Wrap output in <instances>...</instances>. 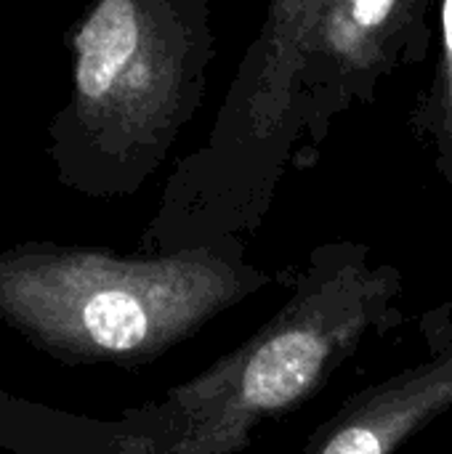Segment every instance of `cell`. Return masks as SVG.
<instances>
[{"instance_id": "obj_1", "label": "cell", "mask_w": 452, "mask_h": 454, "mask_svg": "<svg viewBox=\"0 0 452 454\" xmlns=\"http://www.w3.org/2000/svg\"><path fill=\"white\" fill-rule=\"evenodd\" d=\"M405 277L365 242L317 245L288 301L240 346L115 420L0 394V447L16 454H242L266 420L317 396L368 340L402 322Z\"/></svg>"}, {"instance_id": "obj_2", "label": "cell", "mask_w": 452, "mask_h": 454, "mask_svg": "<svg viewBox=\"0 0 452 454\" xmlns=\"http://www.w3.org/2000/svg\"><path fill=\"white\" fill-rule=\"evenodd\" d=\"M272 277L226 237L173 253L27 242L0 253V319L67 367H144Z\"/></svg>"}, {"instance_id": "obj_3", "label": "cell", "mask_w": 452, "mask_h": 454, "mask_svg": "<svg viewBox=\"0 0 452 454\" xmlns=\"http://www.w3.org/2000/svg\"><path fill=\"white\" fill-rule=\"evenodd\" d=\"M213 53L208 0H96L51 125L59 181L99 200L136 194L202 106Z\"/></svg>"}, {"instance_id": "obj_4", "label": "cell", "mask_w": 452, "mask_h": 454, "mask_svg": "<svg viewBox=\"0 0 452 454\" xmlns=\"http://www.w3.org/2000/svg\"><path fill=\"white\" fill-rule=\"evenodd\" d=\"M317 5L320 0H269L205 144L186 154L165 184L141 237L144 253L245 239L258 231L285 170L298 168L301 146L290 106Z\"/></svg>"}, {"instance_id": "obj_5", "label": "cell", "mask_w": 452, "mask_h": 454, "mask_svg": "<svg viewBox=\"0 0 452 454\" xmlns=\"http://www.w3.org/2000/svg\"><path fill=\"white\" fill-rule=\"evenodd\" d=\"M440 0H320L301 45L290 120L298 168L317 162L338 114L373 104L384 77L421 64Z\"/></svg>"}, {"instance_id": "obj_6", "label": "cell", "mask_w": 452, "mask_h": 454, "mask_svg": "<svg viewBox=\"0 0 452 454\" xmlns=\"http://www.w3.org/2000/svg\"><path fill=\"white\" fill-rule=\"evenodd\" d=\"M450 410L452 343L349 396L298 454H397Z\"/></svg>"}, {"instance_id": "obj_7", "label": "cell", "mask_w": 452, "mask_h": 454, "mask_svg": "<svg viewBox=\"0 0 452 454\" xmlns=\"http://www.w3.org/2000/svg\"><path fill=\"white\" fill-rule=\"evenodd\" d=\"M437 40L434 74L410 114V128L432 149L434 168L452 194V0L437 3Z\"/></svg>"}]
</instances>
